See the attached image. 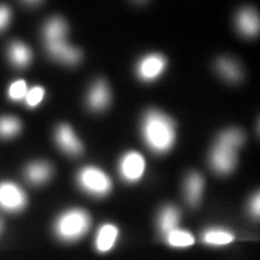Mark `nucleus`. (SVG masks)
Listing matches in <instances>:
<instances>
[{
	"mask_svg": "<svg viewBox=\"0 0 260 260\" xmlns=\"http://www.w3.org/2000/svg\"><path fill=\"white\" fill-rule=\"evenodd\" d=\"M28 88L24 80H17L10 85L8 94L9 98L14 102H20L25 99Z\"/></svg>",
	"mask_w": 260,
	"mask_h": 260,
	"instance_id": "obj_23",
	"label": "nucleus"
},
{
	"mask_svg": "<svg viewBox=\"0 0 260 260\" xmlns=\"http://www.w3.org/2000/svg\"><path fill=\"white\" fill-rule=\"evenodd\" d=\"M111 101V93L108 84L105 80H98L91 88L87 103L93 111H103L107 108Z\"/></svg>",
	"mask_w": 260,
	"mask_h": 260,
	"instance_id": "obj_10",
	"label": "nucleus"
},
{
	"mask_svg": "<svg viewBox=\"0 0 260 260\" xmlns=\"http://www.w3.org/2000/svg\"><path fill=\"white\" fill-rule=\"evenodd\" d=\"M52 166L45 161L31 163L25 169V177L28 182L34 185H42L46 183L52 177Z\"/></svg>",
	"mask_w": 260,
	"mask_h": 260,
	"instance_id": "obj_13",
	"label": "nucleus"
},
{
	"mask_svg": "<svg viewBox=\"0 0 260 260\" xmlns=\"http://www.w3.org/2000/svg\"><path fill=\"white\" fill-rule=\"evenodd\" d=\"M24 4H28V5H38V4H40V2H38V1H36V2H27V1H25V2H23Z\"/></svg>",
	"mask_w": 260,
	"mask_h": 260,
	"instance_id": "obj_27",
	"label": "nucleus"
},
{
	"mask_svg": "<svg viewBox=\"0 0 260 260\" xmlns=\"http://www.w3.org/2000/svg\"><path fill=\"white\" fill-rule=\"evenodd\" d=\"M46 48L48 55L65 65H77L82 59V52L80 49L70 46L66 40L46 44Z\"/></svg>",
	"mask_w": 260,
	"mask_h": 260,
	"instance_id": "obj_8",
	"label": "nucleus"
},
{
	"mask_svg": "<svg viewBox=\"0 0 260 260\" xmlns=\"http://www.w3.org/2000/svg\"><path fill=\"white\" fill-rule=\"evenodd\" d=\"M55 141L59 148L71 156H78L83 152V145L68 124H61L57 127Z\"/></svg>",
	"mask_w": 260,
	"mask_h": 260,
	"instance_id": "obj_9",
	"label": "nucleus"
},
{
	"mask_svg": "<svg viewBox=\"0 0 260 260\" xmlns=\"http://www.w3.org/2000/svg\"><path fill=\"white\" fill-rule=\"evenodd\" d=\"M146 170V161L137 151L125 153L120 161L119 172L127 182H137L143 177Z\"/></svg>",
	"mask_w": 260,
	"mask_h": 260,
	"instance_id": "obj_6",
	"label": "nucleus"
},
{
	"mask_svg": "<svg viewBox=\"0 0 260 260\" xmlns=\"http://www.w3.org/2000/svg\"><path fill=\"white\" fill-rule=\"evenodd\" d=\"M180 221V211L174 205L165 206L158 217V228L164 236L168 233L178 229L177 225Z\"/></svg>",
	"mask_w": 260,
	"mask_h": 260,
	"instance_id": "obj_16",
	"label": "nucleus"
},
{
	"mask_svg": "<svg viewBox=\"0 0 260 260\" xmlns=\"http://www.w3.org/2000/svg\"><path fill=\"white\" fill-rule=\"evenodd\" d=\"M250 212L255 218L259 216V194H255L250 202Z\"/></svg>",
	"mask_w": 260,
	"mask_h": 260,
	"instance_id": "obj_26",
	"label": "nucleus"
},
{
	"mask_svg": "<svg viewBox=\"0 0 260 260\" xmlns=\"http://www.w3.org/2000/svg\"><path fill=\"white\" fill-rule=\"evenodd\" d=\"M1 231H2V222L0 220V233H1Z\"/></svg>",
	"mask_w": 260,
	"mask_h": 260,
	"instance_id": "obj_28",
	"label": "nucleus"
},
{
	"mask_svg": "<svg viewBox=\"0 0 260 260\" xmlns=\"http://www.w3.org/2000/svg\"><path fill=\"white\" fill-rule=\"evenodd\" d=\"M11 19V11L6 5L0 6V32L8 26Z\"/></svg>",
	"mask_w": 260,
	"mask_h": 260,
	"instance_id": "obj_25",
	"label": "nucleus"
},
{
	"mask_svg": "<svg viewBox=\"0 0 260 260\" xmlns=\"http://www.w3.org/2000/svg\"><path fill=\"white\" fill-rule=\"evenodd\" d=\"M245 140L246 136L242 130L233 128L225 130L220 134L217 140V144L237 150L245 143Z\"/></svg>",
	"mask_w": 260,
	"mask_h": 260,
	"instance_id": "obj_20",
	"label": "nucleus"
},
{
	"mask_svg": "<svg viewBox=\"0 0 260 260\" xmlns=\"http://www.w3.org/2000/svg\"><path fill=\"white\" fill-rule=\"evenodd\" d=\"M165 240L174 248H187L195 243V238L191 233L179 229L165 235Z\"/></svg>",
	"mask_w": 260,
	"mask_h": 260,
	"instance_id": "obj_21",
	"label": "nucleus"
},
{
	"mask_svg": "<svg viewBox=\"0 0 260 260\" xmlns=\"http://www.w3.org/2000/svg\"><path fill=\"white\" fill-rule=\"evenodd\" d=\"M167 67V60L160 54H149L140 60L136 72L140 79L145 82H150L157 79Z\"/></svg>",
	"mask_w": 260,
	"mask_h": 260,
	"instance_id": "obj_7",
	"label": "nucleus"
},
{
	"mask_svg": "<svg viewBox=\"0 0 260 260\" xmlns=\"http://www.w3.org/2000/svg\"><path fill=\"white\" fill-rule=\"evenodd\" d=\"M202 239L209 246H225L234 240V234L223 229H209L203 233Z\"/></svg>",
	"mask_w": 260,
	"mask_h": 260,
	"instance_id": "obj_19",
	"label": "nucleus"
},
{
	"mask_svg": "<svg viewBox=\"0 0 260 260\" xmlns=\"http://www.w3.org/2000/svg\"><path fill=\"white\" fill-rule=\"evenodd\" d=\"M45 93L46 92L43 87L35 86V87L31 88L30 90H28L25 99H24L26 105L30 108L37 107L38 105L43 102V100L45 98Z\"/></svg>",
	"mask_w": 260,
	"mask_h": 260,
	"instance_id": "obj_24",
	"label": "nucleus"
},
{
	"mask_svg": "<svg viewBox=\"0 0 260 260\" xmlns=\"http://www.w3.org/2000/svg\"><path fill=\"white\" fill-rule=\"evenodd\" d=\"M216 70L223 78L231 82H238L242 79L243 72L240 65L232 58L222 57L216 62Z\"/></svg>",
	"mask_w": 260,
	"mask_h": 260,
	"instance_id": "obj_17",
	"label": "nucleus"
},
{
	"mask_svg": "<svg viewBox=\"0 0 260 260\" xmlns=\"http://www.w3.org/2000/svg\"><path fill=\"white\" fill-rule=\"evenodd\" d=\"M258 14L251 8L241 10L236 18V25L240 33L247 37L256 36L259 32Z\"/></svg>",
	"mask_w": 260,
	"mask_h": 260,
	"instance_id": "obj_11",
	"label": "nucleus"
},
{
	"mask_svg": "<svg viewBox=\"0 0 260 260\" xmlns=\"http://www.w3.org/2000/svg\"><path fill=\"white\" fill-rule=\"evenodd\" d=\"M205 188V180L199 173H191L185 180L184 193L186 202L191 206H197L202 200Z\"/></svg>",
	"mask_w": 260,
	"mask_h": 260,
	"instance_id": "obj_12",
	"label": "nucleus"
},
{
	"mask_svg": "<svg viewBox=\"0 0 260 260\" xmlns=\"http://www.w3.org/2000/svg\"><path fill=\"white\" fill-rule=\"evenodd\" d=\"M209 163L217 174H231L237 164V150L216 144L210 152Z\"/></svg>",
	"mask_w": 260,
	"mask_h": 260,
	"instance_id": "obj_5",
	"label": "nucleus"
},
{
	"mask_svg": "<svg viewBox=\"0 0 260 260\" xmlns=\"http://www.w3.org/2000/svg\"><path fill=\"white\" fill-rule=\"evenodd\" d=\"M91 226V217L87 211L79 208L68 210L56 220L54 232L64 242H75L82 238Z\"/></svg>",
	"mask_w": 260,
	"mask_h": 260,
	"instance_id": "obj_2",
	"label": "nucleus"
},
{
	"mask_svg": "<svg viewBox=\"0 0 260 260\" xmlns=\"http://www.w3.org/2000/svg\"><path fill=\"white\" fill-rule=\"evenodd\" d=\"M27 205V197L24 191L14 182H0V208L4 211L16 213L21 211Z\"/></svg>",
	"mask_w": 260,
	"mask_h": 260,
	"instance_id": "obj_4",
	"label": "nucleus"
},
{
	"mask_svg": "<svg viewBox=\"0 0 260 260\" xmlns=\"http://www.w3.org/2000/svg\"><path fill=\"white\" fill-rule=\"evenodd\" d=\"M43 35L46 44L65 41L68 35V24L65 19L60 17L48 19L43 30Z\"/></svg>",
	"mask_w": 260,
	"mask_h": 260,
	"instance_id": "obj_15",
	"label": "nucleus"
},
{
	"mask_svg": "<svg viewBox=\"0 0 260 260\" xmlns=\"http://www.w3.org/2000/svg\"><path fill=\"white\" fill-rule=\"evenodd\" d=\"M142 133L149 149L158 154L169 151L176 141L175 122L166 114L155 109L144 116Z\"/></svg>",
	"mask_w": 260,
	"mask_h": 260,
	"instance_id": "obj_1",
	"label": "nucleus"
},
{
	"mask_svg": "<svg viewBox=\"0 0 260 260\" xmlns=\"http://www.w3.org/2000/svg\"><path fill=\"white\" fill-rule=\"evenodd\" d=\"M8 56L10 61L15 67L25 68L32 61V51L21 42H13L9 46Z\"/></svg>",
	"mask_w": 260,
	"mask_h": 260,
	"instance_id": "obj_18",
	"label": "nucleus"
},
{
	"mask_svg": "<svg viewBox=\"0 0 260 260\" xmlns=\"http://www.w3.org/2000/svg\"><path fill=\"white\" fill-rule=\"evenodd\" d=\"M77 182L86 193L94 197H104L111 192L110 177L99 168H82L77 175Z\"/></svg>",
	"mask_w": 260,
	"mask_h": 260,
	"instance_id": "obj_3",
	"label": "nucleus"
},
{
	"mask_svg": "<svg viewBox=\"0 0 260 260\" xmlns=\"http://www.w3.org/2000/svg\"><path fill=\"white\" fill-rule=\"evenodd\" d=\"M21 129V122L15 117H2L0 118V137L12 138L19 134Z\"/></svg>",
	"mask_w": 260,
	"mask_h": 260,
	"instance_id": "obj_22",
	"label": "nucleus"
},
{
	"mask_svg": "<svg viewBox=\"0 0 260 260\" xmlns=\"http://www.w3.org/2000/svg\"><path fill=\"white\" fill-rule=\"evenodd\" d=\"M119 236V230L112 223H105L102 225L96 233L94 246L100 252L111 251L115 246Z\"/></svg>",
	"mask_w": 260,
	"mask_h": 260,
	"instance_id": "obj_14",
	"label": "nucleus"
}]
</instances>
